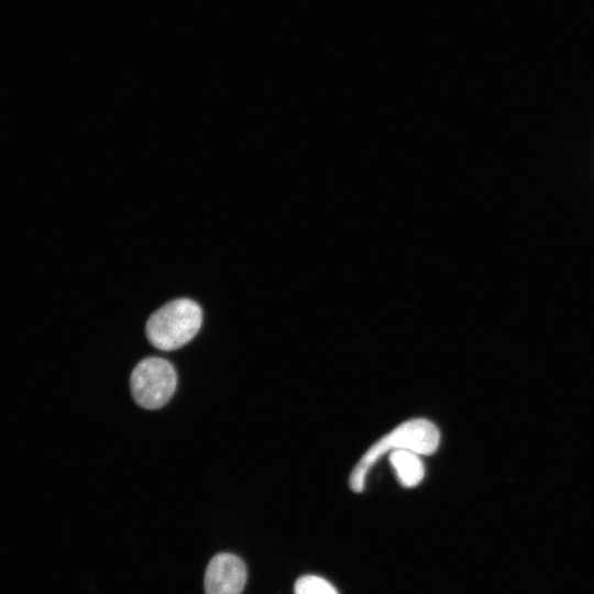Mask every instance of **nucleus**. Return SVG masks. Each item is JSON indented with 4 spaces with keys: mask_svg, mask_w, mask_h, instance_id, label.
I'll list each match as a JSON object with an SVG mask.
<instances>
[{
    "mask_svg": "<svg viewBox=\"0 0 594 594\" xmlns=\"http://www.w3.org/2000/svg\"><path fill=\"white\" fill-rule=\"evenodd\" d=\"M437 427L425 418L407 420L373 443L353 468L349 484L355 493L363 492L369 471L385 454L410 450L419 455L432 454L439 447Z\"/></svg>",
    "mask_w": 594,
    "mask_h": 594,
    "instance_id": "1",
    "label": "nucleus"
},
{
    "mask_svg": "<svg viewBox=\"0 0 594 594\" xmlns=\"http://www.w3.org/2000/svg\"><path fill=\"white\" fill-rule=\"evenodd\" d=\"M201 323L200 306L191 299L179 298L168 301L150 316L145 333L153 346L172 351L188 343Z\"/></svg>",
    "mask_w": 594,
    "mask_h": 594,
    "instance_id": "2",
    "label": "nucleus"
},
{
    "mask_svg": "<svg viewBox=\"0 0 594 594\" xmlns=\"http://www.w3.org/2000/svg\"><path fill=\"white\" fill-rule=\"evenodd\" d=\"M176 385L174 366L158 356L143 359L130 377L131 394L135 403L145 409L163 407L174 395Z\"/></svg>",
    "mask_w": 594,
    "mask_h": 594,
    "instance_id": "3",
    "label": "nucleus"
},
{
    "mask_svg": "<svg viewBox=\"0 0 594 594\" xmlns=\"http://www.w3.org/2000/svg\"><path fill=\"white\" fill-rule=\"evenodd\" d=\"M246 583V566L232 553H218L208 563L204 578L206 594H241Z\"/></svg>",
    "mask_w": 594,
    "mask_h": 594,
    "instance_id": "4",
    "label": "nucleus"
},
{
    "mask_svg": "<svg viewBox=\"0 0 594 594\" xmlns=\"http://www.w3.org/2000/svg\"><path fill=\"white\" fill-rule=\"evenodd\" d=\"M389 462L404 487H415L422 481L425 466L418 453L410 450H395L389 453Z\"/></svg>",
    "mask_w": 594,
    "mask_h": 594,
    "instance_id": "5",
    "label": "nucleus"
},
{
    "mask_svg": "<svg viewBox=\"0 0 594 594\" xmlns=\"http://www.w3.org/2000/svg\"><path fill=\"white\" fill-rule=\"evenodd\" d=\"M295 594H339L336 587L318 575H304L294 586Z\"/></svg>",
    "mask_w": 594,
    "mask_h": 594,
    "instance_id": "6",
    "label": "nucleus"
}]
</instances>
